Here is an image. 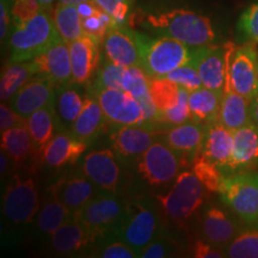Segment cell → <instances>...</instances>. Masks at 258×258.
<instances>
[{
	"label": "cell",
	"instance_id": "54",
	"mask_svg": "<svg viewBox=\"0 0 258 258\" xmlns=\"http://www.w3.org/2000/svg\"><path fill=\"white\" fill-rule=\"evenodd\" d=\"M82 2H84V0H59V3L69 5H79Z\"/></svg>",
	"mask_w": 258,
	"mask_h": 258
},
{
	"label": "cell",
	"instance_id": "4",
	"mask_svg": "<svg viewBox=\"0 0 258 258\" xmlns=\"http://www.w3.org/2000/svg\"><path fill=\"white\" fill-rule=\"evenodd\" d=\"M112 233L140 256L141 251L159 234L157 208L144 198L125 201L123 215Z\"/></svg>",
	"mask_w": 258,
	"mask_h": 258
},
{
	"label": "cell",
	"instance_id": "23",
	"mask_svg": "<svg viewBox=\"0 0 258 258\" xmlns=\"http://www.w3.org/2000/svg\"><path fill=\"white\" fill-rule=\"evenodd\" d=\"M205 125V139L201 154L220 167L225 176L233 150V132L226 128L219 121Z\"/></svg>",
	"mask_w": 258,
	"mask_h": 258
},
{
	"label": "cell",
	"instance_id": "42",
	"mask_svg": "<svg viewBox=\"0 0 258 258\" xmlns=\"http://www.w3.org/2000/svg\"><path fill=\"white\" fill-rule=\"evenodd\" d=\"M165 78L170 79L171 82L176 83L177 85L182 86V88L186 89L190 92L195 91V90L203 86L199 71L190 62L173 70L172 72L166 74Z\"/></svg>",
	"mask_w": 258,
	"mask_h": 258
},
{
	"label": "cell",
	"instance_id": "10",
	"mask_svg": "<svg viewBox=\"0 0 258 258\" xmlns=\"http://www.w3.org/2000/svg\"><path fill=\"white\" fill-rule=\"evenodd\" d=\"M257 44L243 43L235 47L231 56L228 79L225 91L240 93L252 102L258 95V50Z\"/></svg>",
	"mask_w": 258,
	"mask_h": 258
},
{
	"label": "cell",
	"instance_id": "47",
	"mask_svg": "<svg viewBox=\"0 0 258 258\" xmlns=\"http://www.w3.org/2000/svg\"><path fill=\"white\" fill-rule=\"evenodd\" d=\"M25 123H27V118L22 117L10 105L2 103V105H0V129H2V133L8 129Z\"/></svg>",
	"mask_w": 258,
	"mask_h": 258
},
{
	"label": "cell",
	"instance_id": "32",
	"mask_svg": "<svg viewBox=\"0 0 258 258\" xmlns=\"http://www.w3.org/2000/svg\"><path fill=\"white\" fill-rule=\"evenodd\" d=\"M85 98L70 85H59L55 91L54 108L61 128H71L82 112Z\"/></svg>",
	"mask_w": 258,
	"mask_h": 258
},
{
	"label": "cell",
	"instance_id": "6",
	"mask_svg": "<svg viewBox=\"0 0 258 258\" xmlns=\"http://www.w3.org/2000/svg\"><path fill=\"white\" fill-rule=\"evenodd\" d=\"M221 201L243 222L258 224V172L245 171L226 176L219 189Z\"/></svg>",
	"mask_w": 258,
	"mask_h": 258
},
{
	"label": "cell",
	"instance_id": "40",
	"mask_svg": "<svg viewBox=\"0 0 258 258\" xmlns=\"http://www.w3.org/2000/svg\"><path fill=\"white\" fill-rule=\"evenodd\" d=\"M116 27L114 18L105 11L99 9L95 15L83 18L84 35L91 36L99 42L104 41L109 30Z\"/></svg>",
	"mask_w": 258,
	"mask_h": 258
},
{
	"label": "cell",
	"instance_id": "28",
	"mask_svg": "<svg viewBox=\"0 0 258 258\" xmlns=\"http://www.w3.org/2000/svg\"><path fill=\"white\" fill-rule=\"evenodd\" d=\"M27 125L34 141L35 148L42 156L50 140L57 134L56 131L61 128L60 122L54 108V103L38 109L27 118Z\"/></svg>",
	"mask_w": 258,
	"mask_h": 258
},
{
	"label": "cell",
	"instance_id": "44",
	"mask_svg": "<svg viewBox=\"0 0 258 258\" xmlns=\"http://www.w3.org/2000/svg\"><path fill=\"white\" fill-rule=\"evenodd\" d=\"M92 2L114 18L116 27L124 25L131 10L132 0H92Z\"/></svg>",
	"mask_w": 258,
	"mask_h": 258
},
{
	"label": "cell",
	"instance_id": "27",
	"mask_svg": "<svg viewBox=\"0 0 258 258\" xmlns=\"http://www.w3.org/2000/svg\"><path fill=\"white\" fill-rule=\"evenodd\" d=\"M106 118L101 104L95 96L89 95L86 96L82 112L71 125L69 132L79 140L90 144L101 133Z\"/></svg>",
	"mask_w": 258,
	"mask_h": 258
},
{
	"label": "cell",
	"instance_id": "45",
	"mask_svg": "<svg viewBox=\"0 0 258 258\" xmlns=\"http://www.w3.org/2000/svg\"><path fill=\"white\" fill-rule=\"evenodd\" d=\"M43 9L38 0H14L11 8V16L14 19V27L21 25L36 16Z\"/></svg>",
	"mask_w": 258,
	"mask_h": 258
},
{
	"label": "cell",
	"instance_id": "35",
	"mask_svg": "<svg viewBox=\"0 0 258 258\" xmlns=\"http://www.w3.org/2000/svg\"><path fill=\"white\" fill-rule=\"evenodd\" d=\"M179 85L165 77H151L150 93L158 111H165L177 104L179 97Z\"/></svg>",
	"mask_w": 258,
	"mask_h": 258
},
{
	"label": "cell",
	"instance_id": "3",
	"mask_svg": "<svg viewBox=\"0 0 258 258\" xmlns=\"http://www.w3.org/2000/svg\"><path fill=\"white\" fill-rule=\"evenodd\" d=\"M139 51L140 66L150 77H165L183 64L189 63L192 47L167 36H148L134 31Z\"/></svg>",
	"mask_w": 258,
	"mask_h": 258
},
{
	"label": "cell",
	"instance_id": "48",
	"mask_svg": "<svg viewBox=\"0 0 258 258\" xmlns=\"http://www.w3.org/2000/svg\"><path fill=\"white\" fill-rule=\"evenodd\" d=\"M194 257L198 258H222L226 257L225 250L220 249V247L214 246L208 241L203 240H198L194 244L192 249Z\"/></svg>",
	"mask_w": 258,
	"mask_h": 258
},
{
	"label": "cell",
	"instance_id": "51",
	"mask_svg": "<svg viewBox=\"0 0 258 258\" xmlns=\"http://www.w3.org/2000/svg\"><path fill=\"white\" fill-rule=\"evenodd\" d=\"M0 163H2V165H0V172H2V176L4 177L8 175L10 169H11V167H10V164L14 163L9 154L6 153L4 150H2V153H0Z\"/></svg>",
	"mask_w": 258,
	"mask_h": 258
},
{
	"label": "cell",
	"instance_id": "34",
	"mask_svg": "<svg viewBox=\"0 0 258 258\" xmlns=\"http://www.w3.org/2000/svg\"><path fill=\"white\" fill-rule=\"evenodd\" d=\"M53 18L60 37L67 43L78 40L84 35L83 18L77 5L59 3L54 9Z\"/></svg>",
	"mask_w": 258,
	"mask_h": 258
},
{
	"label": "cell",
	"instance_id": "46",
	"mask_svg": "<svg viewBox=\"0 0 258 258\" xmlns=\"http://www.w3.org/2000/svg\"><path fill=\"white\" fill-rule=\"evenodd\" d=\"M96 257L102 258H137L139 254L132 249L124 241L118 239L117 241L105 245L102 249L96 251Z\"/></svg>",
	"mask_w": 258,
	"mask_h": 258
},
{
	"label": "cell",
	"instance_id": "19",
	"mask_svg": "<svg viewBox=\"0 0 258 258\" xmlns=\"http://www.w3.org/2000/svg\"><path fill=\"white\" fill-rule=\"evenodd\" d=\"M102 42L88 35L70 42V55L72 63L73 83L84 85L89 83L97 72L101 61L99 46Z\"/></svg>",
	"mask_w": 258,
	"mask_h": 258
},
{
	"label": "cell",
	"instance_id": "13",
	"mask_svg": "<svg viewBox=\"0 0 258 258\" xmlns=\"http://www.w3.org/2000/svg\"><path fill=\"white\" fill-rule=\"evenodd\" d=\"M82 171L102 191L117 192L122 180L120 158L114 150H98L84 157Z\"/></svg>",
	"mask_w": 258,
	"mask_h": 258
},
{
	"label": "cell",
	"instance_id": "39",
	"mask_svg": "<svg viewBox=\"0 0 258 258\" xmlns=\"http://www.w3.org/2000/svg\"><path fill=\"white\" fill-rule=\"evenodd\" d=\"M237 32L243 43L258 44V2L251 4L240 15L237 23Z\"/></svg>",
	"mask_w": 258,
	"mask_h": 258
},
{
	"label": "cell",
	"instance_id": "24",
	"mask_svg": "<svg viewBox=\"0 0 258 258\" xmlns=\"http://www.w3.org/2000/svg\"><path fill=\"white\" fill-rule=\"evenodd\" d=\"M96 238H98V235L95 232L76 217H72L51 235L50 246L54 252L71 254L88 247Z\"/></svg>",
	"mask_w": 258,
	"mask_h": 258
},
{
	"label": "cell",
	"instance_id": "1",
	"mask_svg": "<svg viewBox=\"0 0 258 258\" xmlns=\"http://www.w3.org/2000/svg\"><path fill=\"white\" fill-rule=\"evenodd\" d=\"M140 25L157 36L175 38L190 47H202L218 42L219 34L212 19L191 10L173 9L147 14Z\"/></svg>",
	"mask_w": 258,
	"mask_h": 258
},
{
	"label": "cell",
	"instance_id": "26",
	"mask_svg": "<svg viewBox=\"0 0 258 258\" xmlns=\"http://www.w3.org/2000/svg\"><path fill=\"white\" fill-rule=\"evenodd\" d=\"M2 150L9 154L16 166L25 165L29 160L37 161L42 156L35 148L27 123L17 125L2 133Z\"/></svg>",
	"mask_w": 258,
	"mask_h": 258
},
{
	"label": "cell",
	"instance_id": "38",
	"mask_svg": "<svg viewBox=\"0 0 258 258\" xmlns=\"http://www.w3.org/2000/svg\"><path fill=\"white\" fill-rule=\"evenodd\" d=\"M189 93L190 91L180 86L177 104L165 111L159 112L157 124L179 125L186 123V122H191V112H190L189 108Z\"/></svg>",
	"mask_w": 258,
	"mask_h": 258
},
{
	"label": "cell",
	"instance_id": "41",
	"mask_svg": "<svg viewBox=\"0 0 258 258\" xmlns=\"http://www.w3.org/2000/svg\"><path fill=\"white\" fill-rule=\"evenodd\" d=\"M124 67L106 60L103 62L98 76L92 88L96 89H118L122 90V76H123Z\"/></svg>",
	"mask_w": 258,
	"mask_h": 258
},
{
	"label": "cell",
	"instance_id": "7",
	"mask_svg": "<svg viewBox=\"0 0 258 258\" xmlns=\"http://www.w3.org/2000/svg\"><path fill=\"white\" fill-rule=\"evenodd\" d=\"M233 42L192 47L189 62L199 71L205 88L224 93L228 79L231 56L235 49Z\"/></svg>",
	"mask_w": 258,
	"mask_h": 258
},
{
	"label": "cell",
	"instance_id": "37",
	"mask_svg": "<svg viewBox=\"0 0 258 258\" xmlns=\"http://www.w3.org/2000/svg\"><path fill=\"white\" fill-rule=\"evenodd\" d=\"M191 171L208 192H219L221 182L225 177L220 167L200 154L192 160Z\"/></svg>",
	"mask_w": 258,
	"mask_h": 258
},
{
	"label": "cell",
	"instance_id": "14",
	"mask_svg": "<svg viewBox=\"0 0 258 258\" xmlns=\"http://www.w3.org/2000/svg\"><path fill=\"white\" fill-rule=\"evenodd\" d=\"M159 133L153 125L133 124L118 125L110 135V143L114 152L122 160L139 159L152 145Z\"/></svg>",
	"mask_w": 258,
	"mask_h": 258
},
{
	"label": "cell",
	"instance_id": "30",
	"mask_svg": "<svg viewBox=\"0 0 258 258\" xmlns=\"http://www.w3.org/2000/svg\"><path fill=\"white\" fill-rule=\"evenodd\" d=\"M224 93L207 89L205 86L189 93V108L191 121L208 124L218 121L219 111Z\"/></svg>",
	"mask_w": 258,
	"mask_h": 258
},
{
	"label": "cell",
	"instance_id": "8",
	"mask_svg": "<svg viewBox=\"0 0 258 258\" xmlns=\"http://www.w3.org/2000/svg\"><path fill=\"white\" fill-rule=\"evenodd\" d=\"M182 166V158L164 141H156L138 159V173L152 186H163L175 180Z\"/></svg>",
	"mask_w": 258,
	"mask_h": 258
},
{
	"label": "cell",
	"instance_id": "33",
	"mask_svg": "<svg viewBox=\"0 0 258 258\" xmlns=\"http://www.w3.org/2000/svg\"><path fill=\"white\" fill-rule=\"evenodd\" d=\"M73 213L53 195L43 203L36 215V227L42 234L51 237L69 219Z\"/></svg>",
	"mask_w": 258,
	"mask_h": 258
},
{
	"label": "cell",
	"instance_id": "36",
	"mask_svg": "<svg viewBox=\"0 0 258 258\" xmlns=\"http://www.w3.org/2000/svg\"><path fill=\"white\" fill-rule=\"evenodd\" d=\"M224 250L226 257L258 258V227L240 231Z\"/></svg>",
	"mask_w": 258,
	"mask_h": 258
},
{
	"label": "cell",
	"instance_id": "16",
	"mask_svg": "<svg viewBox=\"0 0 258 258\" xmlns=\"http://www.w3.org/2000/svg\"><path fill=\"white\" fill-rule=\"evenodd\" d=\"M51 195L72 213L78 212L96 196V185L84 172L73 171L57 179L50 188Z\"/></svg>",
	"mask_w": 258,
	"mask_h": 258
},
{
	"label": "cell",
	"instance_id": "9",
	"mask_svg": "<svg viewBox=\"0 0 258 258\" xmlns=\"http://www.w3.org/2000/svg\"><path fill=\"white\" fill-rule=\"evenodd\" d=\"M37 184L32 178L15 176L6 186L3 198V213L15 225H24L34 220L40 211Z\"/></svg>",
	"mask_w": 258,
	"mask_h": 258
},
{
	"label": "cell",
	"instance_id": "5",
	"mask_svg": "<svg viewBox=\"0 0 258 258\" xmlns=\"http://www.w3.org/2000/svg\"><path fill=\"white\" fill-rule=\"evenodd\" d=\"M206 188L192 171H184L176 177L175 183L166 194L156 195L160 208L167 218L185 222L199 211L205 201Z\"/></svg>",
	"mask_w": 258,
	"mask_h": 258
},
{
	"label": "cell",
	"instance_id": "21",
	"mask_svg": "<svg viewBox=\"0 0 258 258\" xmlns=\"http://www.w3.org/2000/svg\"><path fill=\"white\" fill-rule=\"evenodd\" d=\"M206 125L198 122L173 125L163 134V141L182 158L183 163H192L201 154Z\"/></svg>",
	"mask_w": 258,
	"mask_h": 258
},
{
	"label": "cell",
	"instance_id": "18",
	"mask_svg": "<svg viewBox=\"0 0 258 258\" xmlns=\"http://www.w3.org/2000/svg\"><path fill=\"white\" fill-rule=\"evenodd\" d=\"M201 230L203 239L220 249H225L240 232L237 219L215 205L208 206L203 212Z\"/></svg>",
	"mask_w": 258,
	"mask_h": 258
},
{
	"label": "cell",
	"instance_id": "2",
	"mask_svg": "<svg viewBox=\"0 0 258 258\" xmlns=\"http://www.w3.org/2000/svg\"><path fill=\"white\" fill-rule=\"evenodd\" d=\"M53 16L49 10L42 9L28 22L16 25L10 36V61H30L46 51L54 42L59 40Z\"/></svg>",
	"mask_w": 258,
	"mask_h": 258
},
{
	"label": "cell",
	"instance_id": "43",
	"mask_svg": "<svg viewBox=\"0 0 258 258\" xmlns=\"http://www.w3.org/2000/svg\"><path fill=\"white\" fill-rule=\"evenodd\" d=\"M177 245L164 234H158L154 239L140 252L141 258H164L175 256Z\"/></svg>",
	"mask_w": 258,
	"mask_h": 258
},
{
	"label": "cell",
	"instance_id": "25",
	"mask_svg": "<svg viewBox=\"0 0 258 258\" xmlns=\"http://www.w3.org/2000/svg\"><path fill=\"white\" fill-rule=\"evenodd\" d=\"M88 145L70 132H59L42 152V161L53 169L72 165L83 156Z\"/></svg>",
	"mask_w": 258,
	"mask_h": 258
},
{
	"label": "cell",
	"instance_id": "22",
	"mask_svg": "<svg viewBox=\"0 0 258 258\" xmlns=\"http://www.w3.org/2000/svg\"><path fill=\"white\" fill-rule=\"evenodd\" d=\"M106 59L123 67L140 66V51L134 30L124 25L109 30L103 41Z\"/></svg>",
	"mask_w": 258,
	"mask_h": 258
},
{
	"label": "cell",
	"instance_id": "31",
	"mask_svg": "<svg viewBox=\"0 0 258 258\" xmlns=\"http://www.w3.org/2000/svg\"><path fill=\"white\" fill-rule=\"evenodd\" d=\"M38 74L37 66L34 60L22 62H10L3 70L0 80V98L2 102H9L19 89Z\"/></svg>",
	"mask_w": 258,
	"mask_h": 258
},
{
	"label": "cell",
	"instance_id": "11",
	"mask_svg": "<svg viewBox=\"0 0 258 258\" xmlns=\"http://www.w3.org/2000/svg\"><path fill=\"white\" fill-rule=\"evenodd\" d=\"M125 201L116 196V192L104 191L101 195H96L78 212L73 213V217L101 237L115 230L123 215Z\"/></svg>",
	"mask_w": 258,
	"mask_h": 258
},
{
	"label": "cell",
	"instance_id": "29",
	"mask_svg": "<svg viewBox=\"0 0 258 258\" xmlns=\"http://www.w3.org/2000/svg\"><path fill=\"white\" fill-rule=\"evenodd\" d=\"M218 121L232 132L251 123V101L233 90L224 92Z\"/></svg>",
	"mask_w": 258,
	"mask_h": 258
},
{
	"label": "cell",
	"instance_id": "49",
	"mask_svg": "<svg viewBox=\"0 0 258 258\" xmlns=\"http://www.w3.org/2000/svg\"><path fill=\"white\" fill-rule=\"evenodd\" d=\"M11 10L9 0H0V37L4 41L9 34L10 23H11Z\"/></svg>",
	"mask_w": 258,
	"mask_h": 258
},
{
	"label": "cell",
	"instance_id": "52",
	"mask_svg": "<svg viewBox=\"0 0 258 258\" xmlns=\"http://www.w3.org/2000/svg\"><path fill=\"white\" fill-rule=\"evenodd\" d=\"M251 116H252V122L258 125V95L256 98L251 102Z\"/></svg>",
	"mask_w": 258,
	"mask_h": 258
},
{
	"label": "cell",
	"instance_id": "12",
	"mask_svg": "<svg viewBox=\"0 0 258 258\" xmlns=\"http://www.w3.org/2000/svg\"><path fill=\"white\" fill-rule=\"evenodd\" d=\"M91 95L102 106L106 121L115 125L145 123V111L140 102L123 90L91 88Z\"/></svg>",
	"mask_w": 258,
	"mask_h": 258
},
{
	"label": "cell",
	"instance_id": "17",
	"mask_svg": "<svg viewBox=\"0 0 258 258\" xmlns=\"http://www.w3.org/2000/svg\"><path fill=\"white\" fill-rule=\"evenodd\" d=\"M258 167V125L253 122L233 132V150L225 177Z\"/></svg>",
	"mask_w": 258,
	"mask_h": 258
},
{
	"label": "cell",
	"instance_id": "15",
	"mask_svg": "<svg viewBox=\"0 0 258 258\" xmlns=\"http://www.w3.org/2000/svg\"><path fill=\"white\" fill-rule=\"evenodd\" d=\"M55 85L48 77L36 74L10 99L9 105L22 117L28 118L38 109L54 103Z\"/></svg>",
	"mask_w": 258,
	"mask_h": 258
},
{
	"label": "cell",
	"instance_id": "50",
	"mask_svg": "<svg viewBox=\"0 0 258 258\" xmlns=\"http://www.w3.org/2000/svg\"><path fill=\"white\" fill-rule=\"evenodd\" d=\"M77 8H78V11L80 16H82V18L90 17V16L95 15L99 10L98 6H97L92 0H84V2L80 3L79 5H77Z\"/></svg>",
	"mask_w": 258,
	"mask_h": 258
},
{
	"label": "cell",
	"instance_id": "53",
	"mask_svg": "<svg viewBox=\"0 0 258 258\" xmlns=\"http://www.w3.org/2000/svg\"><path fill=\"white\" fill-rule=\"evenodd\" d=\"M55 2V0H38V3L42 5V8L43 9H50V6L53 5V3Z\"/></svg>",
	"mask_w": 258,
	"mask_h": 258
},
{
	"label": "cell",
	"instance_id": "20",
	"mask_svg": "<svg viewBox=\"0 0 258 258\" xmlns=\"http://www.w3.org/2000/svg\"><path fill=\"white\" fill-rule=\"evenodd\" d=\"M38 74L48 77L59 85H70L73 83L72 63L70 47L66 41L59 38L46 51L34 59Z\"/></svg>",
	"mask_w": 258,
	"mask_h": 258
}]
</instances>
